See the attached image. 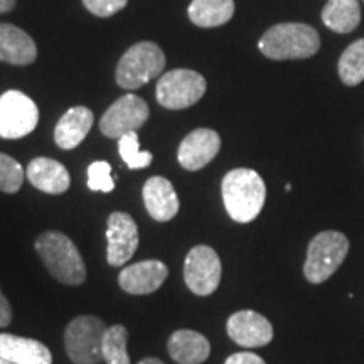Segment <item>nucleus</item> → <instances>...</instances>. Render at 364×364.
<instances>
[{
  "mask_svg": "<svg viewBox=\"0 0 364 364\" xmlns=\"http://www.w3.org/2000/svg\"><path fill=\"white\" fill-rule=\"evenodd\" d=\"M221 194L231 220L252 223L265 206L267 188L258 172L241 167L230 171L223 177Z\"/></svg>",
  "mask_w": 364,
  "mask_h": 364,
  "instance_id": "nucleus-1",
  "label": "nucleus"
},
{
  "mask_svg": "<svg viewBox=\"0 0 364 364\" xmlns=\"http://www.w3.org/2000/svg\"><path fill=\"white\" fill-rule=\"evenodd\" d=\"M36 252L58 282L81 285L86 280V265L70 236L61 231H46L36 240Z\"/></svg>",
  "mask_w": 364,
  "mask_h": 364,
  "instance_id": "nucleus-2",
  "label": "nucleus"
},
{
  "mask_svg": "<svg viewBox=\"0 0 364 364\" xmlns=\"http://www.w3.org/2000/svg\"><path fill=\"white\" fill-rule=\"evenodd\" d=\"M258 48L263 56L285 61V59H307L321 48V38L314 27L300 22H285L270 27L262 36Z\"/></svg>",
  "mask_w": 364,
  "mask_h": 364,
  "instance_id": "nucleus-3",
  "label": "nucleus"
},
{
  "mask_svg": "<svg viewBox=\"0 0 364 364\" xmlns=\"http://www.w3.org/2000/svg\"><path fill=\"white\" fill-rule=\"evenodd\" d=\"M349 253V240L341 231H322L309 243L304 277L311 284H324L329 280L339 267L343 265Z\"/></svg>",
  "mask_w": 364,
  "mask_h": 364,
  "instance_id": "nucleus-4",
  "label": "nucleus"
},
{
  "mask_svg": "<svg viewBox=\"0 0 364 364\" xmlns=\"http://www.w3.org/2000/svg\"><path fill=\"white\" fill-rule=\"evenodd\" d=\"M166 66V54L161 46L150 41L139 43L127 51L118 61L117 83L124 90H136L157 78Z\"/></svg>",
  "mask_w": 364,
  "mask_h": 364,
  "instance_id": "nucleus-5",
  "label": "nucleus"
},
{
  "mask_svg": "<svg viewBox=\"0 0 364 364\" xmlns=\"http://www.w3.org/2000/svg\"><path fill=\"white\" fill-rule=\"evenodd\" d=\"M107 324L95 316H78L68 324L65 348L75 364H98L102 361V343Z\"/></svg>",
  "mask_w": 364,
  "mask_h": 364,
  "instance_id": "nucleus-6",
  "label": "nucleus"
},
{
  "mask_svg": "<svg viewBox=\"0 0 364 364\" xmlns=\"http://www.w3.org/2000/svg\"><path fill=\"white\" fill-rule=\"evenodd\" d=\"M206 93V80L193 70H172L161 76L156 98L164 108L182 110L193 107Z\"/></svg>",
  "mask_w": 364,
  "mask_h": 364,
  "instance_id": "nucleus-7",
  "label": "nucleus"
},
{
  "mask_svg": "<svg viewBox=\"0 0 364 364\" xmlns=\"http://www.w3.org/2000/svg\"><path fill=\"white\" fill-rule=\"evenodd\" d=\"M38 105L27 95L17 90L0 95V136L2 139H22L38 127Z\"/></svg>",
  "mask_w": 364,
  "mask_h": 364,
  "instance_id": "nucleus-8",
  "label": "nucleus"
},
{
  "mask_svg": "<svg viewBox=\"0 0 364 364\" xmlns=\"http://www.w3.org/2000/svg\"><path fill=\"white\" fill-rule=\"evenodd\" d=\"M221 260L208 245L191 248L184 262V282L191 292L199 297L215 294L221 284Z\"/></svg>",
  "mask_w": 364,
  "mask_h": 364,
  "instance_id": "nucleus-9",
  "label": "nucleus"
},
{
  "mask_svg": "<svg viewBox=\"0 0 364 364\" xmlns=\"http://www.w3.org/2000/svg\"><path fill=\"white\" fill-rule=\"evenodd\" d=\"M147 118V103L136 95H125L103 113L100 120V132L108 139H122L130 132H136L144 127Z\"/></svg>",
  "mask_w": 364,
  "mask_h": 364,
  "instance_id": "nucleus-10",
  "label": "nucleus"
},
{
  "mask_svg": "<svg viewBox=\"0 0 364 364\" xmlns=\"http://www.w3.org/2000/svg\"><path fill=\"white\" fill-rule=\"evenodd\" d=\"M107 260L112 267H122L139 248V228L127 213H112L107 225Z\"/></svg>",
  "mask_w": 364,
  "mask_h": 364,
  "instance_id": "nucleus-11",
  "label": "nucleus"
},
{
  "mask_svg": "<svg viewBox=\"0 0 364 364\" xmlns=\"http://www.w3.org/2000/svg\"><path fill=\"white\" fill-rule=\"evenodd\" d=\"M226 331L231 341L241 348H262L272 343L270 321L255 311H238L228 318Z\"/></svg>",
  "mask_w": 364,
  "mask_h": 364,
  "instance_id": "nucleus-12",
  "label": "nucleus"
},
{
  "mask_svg": "<svg viewBox=\"0 0 364 364\" xmlns=\"http://www.w3.org/2000/svg\"><path fill=\"white\" fill-rule=\"evenodd\" d=\"M221 139L215 130L198 129L184 136L177 150V159L186 171H201L218 156Z\"/></svg>",
  "mask_w": 364,
  "mask_h": 364,
  "instance_id": "nucleus-13",
  "label": "nucleus"
},
{
  "mask_svg": "<svg viewBox=\"0 0 364 364\" xmlns=\"http://www.w3.org/2000/svg\"><path fill=\"white\" fill-rule=\"evenodd\" d=\"M169 275V268L161 260H144L125 267L118 275L122 290L132 295H147L161 289Z\"/></svg>",
  "mask_w": 364,
  "mask_h": 364,
  "instance_id": "nucleus-14",
  "label": "nucleus"
},
{
  "mask_svg": "<svg viewBox=\"0 0 364 364\" xmlns=\"http://www.w3.org/2000/svg\"><path fill=\"white\" fill-rule=\"evenodd\" d=\"M144 204L150 216L156 221L166 223L171 221L177 213H179L181 203L177 193L169 179L162 176H154L145 182L144 191Z\"/></svg>",
  "mask_w": 364,
  "mask_h": 364,
  "instance_id": "nucleus-15",
  "label": "nucleus"
},
{
  "mask_svg": "<svg viewBox=\"0 0 364 364\" xmlns=\"http://www.w3.org/2000/svg\"><path fill=\"white\" fill-rule=\"evenodd\" d=\"M38 58V46L26 31L0 22V61L14 66H27Z\"/></svg>",
  "mask_w": 364,
  "mask_h": 364,
  "instance_id": "nucleus-16",
  "label": "nucleus"
},
{
  "mask_svg": "<svg viewBox=\"0 0 364 364\" xmlns=\"http://www.w3.org/2000/svg\"><path fill=\"white\" fill-rule=\"evenodd\" d=\"M27 179L36 189L48 194H63L70 189V172L61 162L48 157H36L26 171Z\"/></svg>",
  "mask_w": 364,
  "mask_h": 364,
  "instance_id": "nucleus-17",
  "label": "nucleus"
},
{
  "mask_svg": "<svg viewBox=\"0 0 364 364\" xmlns=\"http://www.w3.org/2000/svg\"><path fill=\"white\" fill-rule=\"evenodd\" d=\"M93 127V113L86 107H73L59 118L54 129V142L59 149L71 150L83 142Z\"/></svg>",
  "mask_w": 364,
  "mask_h": 364,
  "instance_id": "nucleus-18",
  "label": "nucleus"
},
{
  "mask_svg": "<svg viewBox=\"0 0 364 364\" xmlns=\"http://www.w3.org/2000/svg\"><path fill=\"white\" fill-rule=\"evenodd\" d=\"M0 356L12 364H53V354L43 343L14 334H0Z\"/></svg>",
  "mask_w": 364,
  "mask_h": 364,
  "instance_id": "nucleus-19",
  "label": "nucleus"
},
{
  "mask_svg": "<svg viewBox=\"0 0 364 364\" xmlns=\"http://www.w3.org/2000/svg\"><path fill=\"white\" fill-rule=\"evenodd\" d=\"M171 358L177 364H201L209 358L211 346L201 332L191 329L176 331L167 343Z\"/></svg>",
  "mask_w": 364,
  "mask_h": 364,
  "instance_id": "nucleus-20",
  "label": "nucleus"
},
{
  "mask_svg": "<svg viewBox=\"0 0 364 364\" xmlns=\"http://www.w3.org/2000/svg\"><path fill=\"white\" fill-rule=\"evenodd\" d=\"M322 22L338 34L353 33L361 22L358 0H327L322 9Z\"/></svg>",
  "mask_w": 364,
  "mask_h": 364,
  "instance_id": "nucleus-21",
  "label": "nucleus"
},
{
  "mask_svg": "<svg viewBox=\"0 0 364 364\" xmlns=\"http://www.w3.org/2000/svg\"><path fill=\"white\" fill-rule=\"evenodd\" d=\"M235 14L233 0H193L188 9L191 22L198 27H220Z\"/></svg>",
  "mask_w": 364,
  "mask_h": 364,
  "instance_id": "nucleus-22",
  "label": "nucleus"
},
{
  "mask_svg": "<svg viewBox=\"0 0 364 364\" xmlns=\"http://www.w3.org/2000/svg\"><path fill=\"white\" fill-rule=\"evenodd\" d=\"M127 343H129V331L125 326L115 324L107 327L102 343L103 361L107 364H130Z\"/></svg>",
  "mask_w": 364,
  "mask_h": 364,
  "instance_id": "nucleus-23",
  "label": "nucleus"
},
{
  "mask_svg": "<svg viewBox=\"0 0 364 364\" xmlns=\"http://www.w3.org/2000/svg\"><path fill=\"white\" fill-rule=\"evenodd\" d=\"M339 76L344 85L356 86L364 81V39H358L339 59Z\"/></svg>",
  "mask_w": 364,
  "mask_h": 364,
  "instance_id": "nucleus-24",
  "label": "nucleus"
},
{
  "mask_svg": "<svg viewBox=\"0 0 364 364\" xmlns=\"http://www.w3.org/2000/svg\"><path fill=\"white\" fill-rule=\"evenodd\" d=\"M118 152H120L122 159L127 164V167L132 171L136 169H145L152 164V152H147V150H140L139 144V135L136 132H130L118 139Z\"/></svg>",
  "mask_w": 364,
  "mask_h": 364,
  "instance_id": "nucleus-25",
  "label": "nucleus"
},
{
  "mask_svg": "<svg viewBox=\"0 0 364 364\" xmlns=\"http://www.w3.org/2000/svg\"><path fill=\"white\" fill-rule=\"evenodd\" d=\"M24 182V171L16 159L0 152V191L6 194H16Z\"/></svg>",
  "mask_w": 364,
  "mask_h": 364,
  "instance_id": "nucleus-26",
  "label": "nucleus"
},
{
  "mask_svg": "<svg viewBox=\"0 0 364 364\" xmlns=\"http://www.w3.org/2000/svg\"><path fill=\"white\" fill-rule=\"evenodd\" d=\"M88 188L95 193H112L115 189L110 164L105 161L91 164L88 167Z\"/></svg>",
  "mask_w": 364,
  "mask_h": 364,
  "instance_id": "nucleus-27",
  "label": "nucleus"
},
{
  "mask_svg": "<svg viewBox=\"0 0 364 364\" xmlns=\"http://www.w3.org/2000/svg\"><path fill=\"white\" fill-rule=\"evenodd\" d=\"M129 0H83V6L97 17H112L122 11Z\"/></svg>",
  "mask_w": 364,
  "mask_h": 364,
  "instance_id": "nucleus-28",
  "label": "nucleus"
},
{
  "mask_svg": "<svg viewBox=\"0 0 364 364\" xmlns=\"http://www.w3.org/2000/svg\"><path fill=\"white\" fill-rule=\"evenodd\" d=\"M225 364H267L255 353H236L226 359Z\"/></svg>",
  "mask_w": 364,
  "mask_h": 364,
  "instance_id": "nucleus-29",
  "label": "nucleus"
},
{
  "mask_svg": "<svg viewBox=\"0 0 364 364\" xmlns=\"http://www.w3.org/2000/svg\"><path fill=\"white\" fill-rule=\"evenodd\" d=\"M12 322V307L6 295L0 290V327H7Z\"/></svg>",
  "mask_w": 364,
  "mask_h": 364,
  "instance_id": "nucleus-30",
  "label": "nucleus"
},
{
  "mask_svg": "<svg viewBox=\"0 0 364 364\" xmlns=\"http://www.w3.org/2000/svg\"><path fill=\"white\" fill-rule=\"evenodd\" d=\"M16 7V0H0V14L11 12Z\"/></svg>",
  "mask_w": 364,
  "mask_h": 364,
  "instance_id": "nucleus-31",
  "label": "nucleus"
},
{
  "mask_svg": "<svg viewBox=\"0 0 364 364\" xmlns=\"http://www.w3.org/2000/svg\"><path fill=\"white\" fill-rule=\"evenodd\" d=\"M139 364H164V363L161 361V359H157V358H145Z\"/></svg>",
  "mask_w": 364,
  "mask_h": 364,
  "instance_id": "nucleus-32",
  "label": "nucleus"
},
{
  "mask_svg": "<svg viewBox=\"0 0 364 364\" xmlns=\"http://www.w3.org/2000/svg\"><path fill=\"white\" fill-rule=\"evenodd\" d=\"M0 364H12V363L7 361V359H4L2 356H0Z\"/></svg>",
  "mask_w": 364,
  "mask_h": 364,
  "instance_id": "nucleus-33",
  "label": "nucleus"
}]
</instances>
